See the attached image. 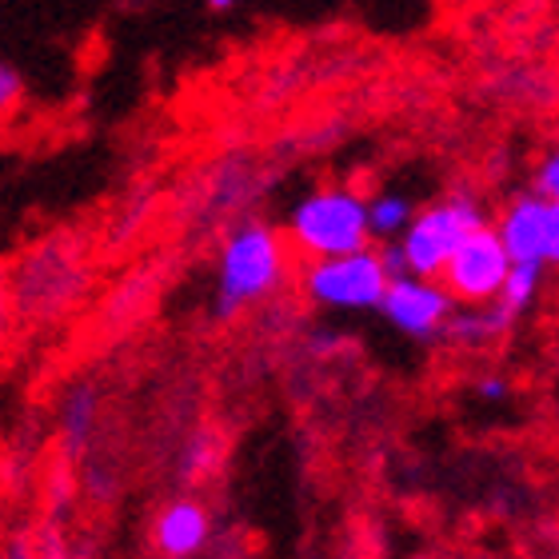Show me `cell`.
I'll list each match as a JSON object with an SVG mask.
<instances>
[{
    "mask_svg": "<svg viewBox=\"0 0 559 559\" xmlns=\"http://www.w3.org/2000/svg\"><path fill=\"white\" fill-rule=\"evenodd\" d=\"M515 324V316H508L500 304H464V312H452L443 324V340L460 344V348H488Z\"/></svg>",
    "mask_w": 559,
    "mask_h": 559,
    "instance_id": "30bf717a",
    "label": "cell"
},
{
    "mask_svg": "<svg viewBox=\"0 0 559 559\" xmlns=\"http://www.w3.org/2000/svg\"><path fill=\"white\" fill-rule=\"evenodd\" d=\"M33 556H36V559H72V551L64 548V539H60V532H52V527H48L45 536H36V539H33Z\"/></svg>",
    "mask_w": 559,
    "mask_h": 559,
    "instance_id": "ac0fdd59",
    "label": "cell"
},
{
    "mask_svg": "<svg viewBox=\"0 0 559 559\" xmlns=\"http://www.w3.org/2000/svg\"><path fill=\"white\" fill-rule=\"evenodd\" d=\"M0 559H36L33 556V539H24V536H12L0 544Z\"/></svg>",
    "mask_w": 559,
    "mask_h": 559,
    "instance_id": "ffe728a7",
    "label": "cell"
},
{
    "mask_svg": "<svg viewBox=\"0 0 559 559\" xmlns=\"http://www.w3.org/2000/svg\"><path fill=\"white\" fill-rule=\"evenodd\" d=\"M544 264L559 269V200H548V236H544Z\"/></svg>",
    "mask_w": 559,
    "mask_h": 559,
    "instance_id": "e0dca14e",
    "label": "cell"
},
{
    "mask_svg": "<svg viewBox=\"0 0 559 559\" xmlns=\"http://www.w3.org/2000/svg\"><path fill=\"white\" fill-rule=\"evenodd\" d=\"M380 264H384L388 280H396V276H408V260H404V248H400V240H380Z\"/></svg>",
    "mask_w": 559,
    "mask_h": 559,
    "instance_id": "2e32d148",
    "label": "cell"
},
{
    "mask_svg": "<svg viewBox=\"0 0 559 559\" xmlns=\"http://www.w3.org/2000/svg\"><path fill=\"white\" fill-rule=\"evenodd\" d=\"M9 316H12V300H9L4 280H0V340H4V332H9Z\"/></svg>",
    "mask_w": 559,
    "mask_h": 559,
    "instance_id": "7402d4cb",
    "label": "cell"
},
{
    "mask_svg": "<svg viewBox=\"0 0 559 559\" xmlns=\"http://www.w3.org/2000/svg\"><path fill=\"white\" fill-rule=\"evenodd\" d=\"M512 264H544V236H548V200L539 192H520L508 200L500 221L491 224Z\"/></svg>",
    "mask_w": 559,
    "mask_h": 559,
    "instance_id": "ba28073f",
    "label": "cell"
},
{
    "mask_svg": "<svg viewBox=\"0 0 559 559\" xmlns=\"http://www.w3.org/2000/svg\"><path fill=\"white\" fill-rule=\"evenodd\" d=\"M544 269H548V264H512V269H508V276H503V284H500V296H496V304H500L503 312L520 320V316L539 300Z\"/></svg>",
    "mask_w": 559,
    "mask_h": 559,
    "instance_id": "7c38bea8",
    "label": "cell"
},
{
    "mask_svg": "<svg viewBox=\"0 0 559 559\" xmlns=\"http://www.w3.org/2000/svg\"><path fill=\"white\" fill-rule=\"evenodd\" d=\"M488 224V212L479 204L476 192H452V197L436 200L424 212L412 216V224L400 233V248L408 260L412 276L440 280V269L448 264V257L455 252V245L467 233H476Z\"/></svg>",
    "mask_w": 559,
    "mask_h": 559,
    "instance_id": "277c9868",
    "label": "cell"
},
{
    "mask_svg": "<svg viewBox=\"0 0 559 559\" xmlns=\"http://www.w3.org/2000/svg\"><path fill=\"white\" fill-rule=\"evenodd\" d=\"M21 93H24V81L21 72H16V64H9V60L0 57V117H9L12 108L21 105Z\"/></svg>",
    "mask_w": 559,
    "mask_h": 559,
    "instance_id": "5bb4252c",
    "label": "cell"
},
{
    "mask_svg": "<svg viewBox=\"0 0 559 559\" xmlns=\"http://www.w3.org/2000/svg\"><path fill=\"white\" fill-rule=\"evenodd\" d=\"M304 296L320 308H336V312H372L384 300L388 272L380 264V252L372 245L356 248V252H340V257L308 260L300 276Z\"/></svg>",
    "mask_w": 559,
    "mask_h": 559,
    "instance_id": "5b68a950",
    "label": "cell"
},
{
    "mask_svg": "<svg viewBox=\"0 0 559 559\" xmlns=\"http://www.w3.org/2000/svg\"><path fill=\"white\" fill-rule=\"evenodd\" d=\"M416 204L404 192H376L368 200V233L372 240H400V233L412 224Z\"/></svg>",
    "mask_w": 559,
    "mask_h": 559,
    "instance_id": "8fae6325",
    "label": "cell"
},
{
    "mask_svg": "<svg viewBox=\"0 0 559 559\" xmlns=\"http://www.w3.org/2000/svg\"><path fill=\"white\" fill-rule=\"evenodd\" d=\"M60 424H64V440L72 448H84L88 431L96 424V392L93 388H72L69 400H64V412H60Z\"/></svg>",
    "mask_w": 559,
    "mask_h": 559,
    "instance_id": "4fadbf2b",
    "label": "cell"
},
{
    "mask_svg": "<svg viewBox=\"0 0 559 559\" xmlns=\"http://www.w3.org/2000/svg\"><path fill=\"white\" fill-rule=\"evenodd\" d=\"M508 269H512V260L503 252L500 236L491 224H484L455 245V252L440 269V284L452 292L455 304H491L500 296Z\"/></svg>",
    "mask_w": 559,
    "mask_h": 559,
    "instance_id": "8992f818",
    "label": "cell"
},
{
    "mask_svg": "<svg viewBox=\"0 0 559 559\" xmlns=\"http://www.w3.org/2000/svg\"><path fill=\"white\" fill-rule=\"evenodd\" d=\"M12 308L28 320H52L64 316L88 288V260L72 236H48L33 252H24L21 264L4 280Z\"/></svg>",
    "mask_w": 559,
    "mask_h": 559,
    "instance_id": "7a4b0ae2",
    "label": "cell"
},
{
    "mask_svg": "<svg viewBox=\"0 0 559 559\" xmlns=\"http://www.w3.org/2000/svg\"><path fill=\"white\" fill-rule=\"evenodd\" d=\"M532 192H539L544 200H559V148H551L536 164V185H532Z\"/></svg>",
    "mask_w": 559,
    "mask_h": 559,
    "instance_id": "9a60e30c",
    "label": "cell"
},
{
    "mask_svg": "<svg viewBox=\"0 0 559 559\" xmlns=\"http://www.w3.org/2000/svg\"><path fill=\"white\" fill-rule=\"evenodd\" d=\"M288 276V245L284 236L264 221L236 224L224 236L221 269H216V316L245 312L252 304L269 300Z\"/></svg>",
    "mask_w": 559,
    "mask_h": 559,
    "instance_id": "6da1fadb",
    "label": "cell"
},
{
    "mask_svg": "<svg viewBox=\"0 0 559 559\" xmlns=\"http://www.w3.org/2000/svg\"><path fill=\"white\" fill-rule=\"evenodd\" d=\"M288 240L308 260L368 248L372 245V233H368V197H360L356 188H344V185L316 188L304 200H296V209L288 212Z\"/></svg>",
    "mask_w": 559,
    "mask_h": 559,
    "instance_id": "3957f363",
    "label": "cell"
},
{
    "mask_svg": "<svg viewBox=\"0 0 559 559\" xmlns=\"http://www.w3.org/2000/svg\"><path fill=\"white\" fill-rule=\"evenodd\" d=\"M484 4H491V0H484Z\"/></svg>",
    "mask_w": 559,
    "mask_h": 559,
    "instance_id": "cb8c5ba5",
    "label": "cell"
},
{
    "mask_svg": "<svg viewBox=\"0 0 559 559\" xmlns=\"http://www.w3.org/2000/svg\"><path fill=\"white\" fill-rule=\"evenodd\" d=\"M508 392H512V388H508L503 376H479L476 380V396L484 400V404H503Z\"/></svg>",
    "mask_w": 559,
    "mask_h": 559,
    "instance_id": "d6986e66",
    "label": "cell"
},
{
    "mask_svg": "<svg viewBox=\"0 0 559 559\" xmlns=\"http://www.w3.org/2000/svg\"><path fill=\"white\" fill-rule=\"evenodd\" d=\"M380 312H384V320L396 328V332L428 344V340H443V324H448V316L455 312V300L440 280L412 276L408 272V276L388 280Z\"/></svg>",
    "mask_w": 559,
    "mask_h": 559,
    "instance_id": "52a82bcc",
    "label": "cell"
},
{
    "mask_svg": "<svg viewBox=\"0 0 559 559\" xmlns=\"http://www.w3.org/2000/svg\"><path fill=\"white\" fill-rule=\"evenodd\" d=\"M236 4H240V0H209V9H212V12H224V9H236Z\"/></svg>",
    "mask_w": 559,
    "mask_h": 559,
    "instance_id": "603a6c76",
    "label": "cell"
},
{
    "mask_svg": "<svg viewBox=\"0 0 559 559\" xmlns=\"http://www.w3.org/2000/svg\"><path fill=\"white\" fill-rule=\"evenodd\" d=\"M212 536V520L204 512V503L197 500H176L168 503L156 520V548L168 559H188L197 556Z\"/></svg>",
    "mask_w": 559,
    "mask_h": 559,
    "instance_id": "9c48e42d",
    "label": "cell"
},
{
    "mask_svg": "<svg viewBox=\"0 0 559 559\" xmlns=\"http://www.w3.org/2000/svg\"><path fill=\"white\" fill-rule=\"evenodd\" d=\"M48 496H52V503H64L72 496V479H69V472H57L52 476V484H48Z\"/></svg>",
    "mask_w": 559,
    "mask_h": 559,
    "instance_id": "44dd1931",
    "label": "cell"
}]
</instances>
